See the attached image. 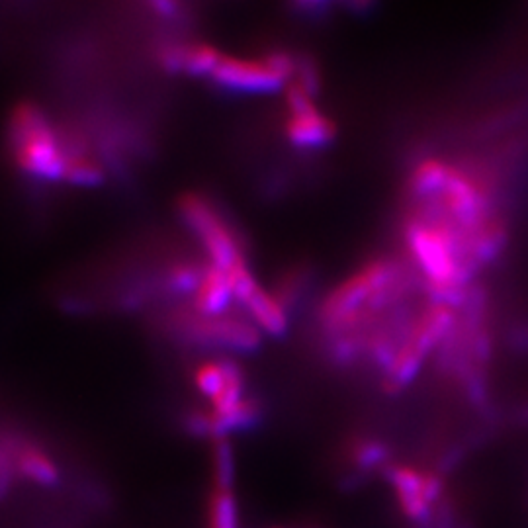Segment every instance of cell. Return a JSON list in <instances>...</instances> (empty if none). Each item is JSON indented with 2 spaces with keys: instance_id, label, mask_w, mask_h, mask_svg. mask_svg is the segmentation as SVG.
Returning a JSON list of instances; mask_svg holds the SVG:
<instances>
[{
  "instance_id": "cell-5",
  "label": "cell",
  "mask_w": 528,
  "mask_h": 528,
  "mask_svg": "<svg viewBox=\"0 0 528 528\" xmlns=\"http://www.w3.org/2000/svg\"><path fill=\"white\" fill-rule=\"evenodd\" d=\"M182 331L196 343L204 345H220L233 351L251 352L259 349L261 333L259 327L241 317L218 315V317H202L188 319L182 323Z\"/></svg>"
},
{
  "instance_id": "cell-4",
  "label": "cell",
  "mask_w": 528,
  "mask_h": 528,
  "mask_svg": "<svg viewBox=\"0 0 528 528\" xmlns=\"http://www.w3.org/2000/svg\"><path fill=\"white\" fill-rule=\"evenodd\" d=\"M386 478L396 491L401 513L415 523H425L433 507L442 501V480L435 472H421L411 466H392Z\"/></svg>"
},
{
  "instance_id": "cell-16",
  "label": "cell",
  "mask_w": 528,
  "mask_h": 528,
  "mask_svg": "<svg viewBox=\"0 0 528 528\" xmlns=\"http://www.w3.org/2000/svg\"><path fill=\"white\" fill-rule=\"evenodd\" d=\"M354 462L360 466V468H374L378 464H382L386 458H388V450L380 444V442H360L354 452Z\"/></svg>"
},
{
  "instance_id": "cell-8",
  "label": "cell",
  "mask_w": 528,
  "mask_h": 528,
  "mask_svg": "<svg viewBox=\"0 0 528 528\" xmlns=\"http://www.w3.org/2000/svg\"><path fill=\"white\" fill-rule=\"evenodd\" d=\"M286 137L304 149L327 145L335 137V124L325 118L315 106L300 114H290L286 122Z\"/></svg>"
},
{
  "instance_id": "cell-9",
  "label": "cell",
  "mask_w": 528,
  "mask_h": 528,
  "mask_svg": "<svg viewBox=\"0 0 528 528\" xmlns=\"http://www.w3.org/2000/svg\"><path fill=\"white\" fill-rule=\"evenodd\" d=\"M233 296L227 272L218 266L210 264L204 272V278L196 290L194 298V313L202 317H218L229 308Z\"/></svg>"
},
{
  "instance_id": "cell-11",
  "label": "cell",
  "mask_w": 528,
  "mask_h": 528,
  "mask_svg": "<svg viewBox=\"0 0 528 528\" xmlns=\"http://www.w3.org/2000/svg\"><path fill=\"white\" fill-rule=\"evenodd\" d=\"M104 178L100 165L81 143H65V180L75 186H98Z\"/></svg>"
},
{
  "instance_id": "cell-1",
  "label": "cell",
  "mask_w": 528,
  "mask_h": 528,
  "mask_svg": "<svg viewBox=\"0 0 528 528\" xmlns=\"http://www.w3.org/2000/svg\"><path fill=\"white\" fill-rule=\"evenodd\" d=\"M8 137L22 173L45 182L65 178V143L57 139L38 106L30 102L16 106L10 116Z\"/></svg>"
},
{
  "instance_id": "cell-2",
  "label": "cell",
  "mask_w": 528,
  "mask_h": 528,
  "mask_svg": "<svg viewBox=\"0 0 528 528\" xmlns=\"http://www.w3.org/2000/svg\"><path fill=\"white\" fill-rule=\"evenodd\" d=\"M407 270L403 264L382 259L358 270L347 282L337 286L321 306V323L329 335L347 325L378 292L394 284Z\"/></svg>"
},
{
  "instance_id": "cell-7",
  "label": "cell",
  "mask_w": 528,
  "mask_h": 528,
  "mask_svg": "<svg viewBox=\"0 0 528 528\" xmlns=\"http://www.w3.org/2000/svg\"><path fill=\"white\" fill-rule=\"evenodd\" d=\"M194 384L212 401L214 413H225L243 401V374L231 360L202 364L194 374Z\"/></svg>"
},
{
  "instance_id": "cell-12",
  "label": "cell",
  "mask_w": 528,
  "mask_h": 528,
  "mask_svg": "<svg viewBox=\"0 0 528 528\" xmlns=\"http://www.w3.org/2000/svg\"><path fill=\"white\" fill-rule=\"evenodd\" d=\"M220 51L208 44L182 45L180 53V69L178 73H186L192 77H206L216 71L221 61Z\"/></svg>"
},
{
  "instance_id": "cell-15",
  "label": "cell",
  "mask_w": 528,
  "mask_h": 528,
  "mask_svg": "<svg viewBox=\"0 0 528 528\" xmlns=\"http://www.w3.org/2000/svg\"><path fill=\"white\" fill-rule=\"evenodd\" d=\"M214 466H216V487L231 489L233 476H235V464H233V450L225 439H218L216 442Z\"/></svg>"
},
{
  "instance_id": "cell-13",
  "label": "cell",
  "mask_w": 528,
  "mask_h": 528,
  "mask_svg": "<svg viewBox=\"0 0 528 528\" xmlns=\"http://www.w3.org/2000/svg\"><path fill=\"white\" fill-rule=\"evenodd\" d=\"M18 468L20 472L42 485H55L59 482L57 466L45 456L42 450L34 446H22L18 452Z\"/></svg>"
},
{
  "instance_id": "cell-14",
  "label": "cell",
  "mask_w": 528,
  "mask_h": 528,
  "mask_svg": "<svg viewBox=\"0 0 528 528\" xmlns=\"http://www.w3.org/2000/svg\"><path fill=\"white\" fill-rule=\"evenodd\" d=\"M210 528H237V505L231 489H214L210 501Z\"/></svg>"
},
{
  "instance_id": "cell-3",
  "label": "cell",
  "mask_w": 528,
  "mask_h": 528,
  "mask_svg": "<svg viewBox=\"0 0 528 528\" xmlns=\"http://www.w3.org/2000/svg\"><path fill=\"white\" fill-rule=\"evenodd\" d=\"M178 214L200 239L214 266L227 270L243 261L239 241L227 223L221 220L220 212L204 196L196 192L182 194L178 200Z\"/></svg>"
},
{
  "instance_id": "cell-10",
  "label": "cell",
  "mask_w": 528,
  "mask_h": 528,
  "mask_svg": "<svg viewBox=\"0 0 528 528\" xmlns=\"http://www.w3.org/2000/svg\"><path fill=\"white\" fill-rule=\"evenodd\" d=\"M249 309L251 317L257 321V327L266 331L272 337H280L288 329V319H286V309L282 304L268 292H264L259 286L255 294L243 304Z\"/></svg>"
},
{
  "instance_id": "cell-6",
  "label": "cell",
  "mask_w": 528,
  "mask_h": 528,
  "mask_svg": "<svg viewBox=\"0 0 528 528\" xmlns=\"http://www.w3.org/2000/svg\"><path fill=\"white\" fill-rule=\"evenodd\" d=\"M214 83L225 90L264 94L274 92L286 83L264 59H239V57H221L220 65L212 73Z\"/></svg>"
}]
</instances>
